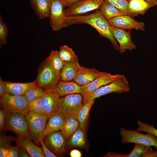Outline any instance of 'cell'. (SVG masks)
Masks as SVG:
<instances>
[{
    "label": "cell",
    "instance_id": "cell-1",
    "mask_svg": "<svg viewBox=\"0 0 157 157\" xmlns=\"http://www.w3.org/2000/svg\"><path fill=\"white\" fill-rule=\"evenodd\" d=\"M80 24L92 26L101 35L109 40L115 49L119 51V46L113 35L111 26L100 10L87 15L67 16L66 27L71 25Z\"/></svg>",
    "mask_w": 157,
    "mask_h": 157
},
{
    "label": "cell",
    "instance_id": "cell-2",
    "mask_svg": "<svg viewBox=\"0 0 157 157\" xmlns=\"http://www.w3.org/2000/svg\"><path fill=\"white\" fill-rule=\"evenodd\" d=\"M129 84L125 76L121 75L120 76L113 81L103 86L94 91L88 93H82L83 104L89 100L107 94L115 92L122 94L129 92Z\"/></svg>",
    "mask_w": 157,
    "mask_h": 157
},
{
    "label": "cell",
    "instance_id": "cell-3",
    "mask_svg": "<svg viewBox=\"0 0 157 157\" xmlns=\"http://www.w3.org/2000/svg\"><path fill=\"white\" fill-rule=\"evenodd\" d=\"M37 85L45 91L54 89L60 80V74L55 70L46 59L40 65L36 79Z\"/></svg>",
    "mask_w": 157,
    "mask_h": 157
},
{
    "label": "cell",
    "instance_id": "cell-4",
    "mask_svg": "<svg viewBox=\"0 0 157 157\" xmlns=\"http://www.w3.org/2000/svg\"><path fill=\"white\" fill-rule=\"evenodd\" d=\"M83 105V98L81 93H75L60 97L56 112L62 114L66 118L77 116L80 110Z\"/></svg>",
    "mask_w": 157,
    "mask_h": 157
},
{
    "label": "cell",
    "instance_id": "cell-5",
    "mask_svg": "<svg viewBox=\"0 0 157 157\" xmlns=\"http://www.w3.org/2000/svg\"><path fill=\"white\" fill-rule=\"evenodd\" d=\"M6 121L7 130L13 132L18 137L29 138L25 115L19 112L6 111Z\"/></svg>",
    "mask_w": 157,
    "mask_h": 157
},
{
    "label": "cell",
    "instance_id": "cell-6",
    "mask_svg": "<svg viewBox=\"0 0 157 157\" xmlns=\"http://www.w3.org/2000/svg\"><path fill=\"white\" fill-rule=\"evenodd\" d=\"M0 106L6 111L26 115L29 111V103L24 95H14L6 93L0 100Z\"/></svg>",
    "mask_w": 157,
    "mask_h": 157
},
{
    "label": "cell",
    "instance_id": "cell-7",
    "mask_svg": "<svg viewBox=\"0 0 157 157\" xmlns=\"http://www.w3.org/2000/svg\"><path fill=\"white\" fill-rule=\"evenodd\" d=\"M120 133L123 143H138L157 148V137L151 134H143L137 130H129L124 128L120 129Z\"/></svg>",
    "mask_w": 157,
    "mask_h": 157
},
{
    "label": "cell",
    "instance_id": "cell-8",
    "mask_svg": "<svg viewBox=\"0 0 157 157\" xmlns=\"http://www.w3.org/2000/svg\"><path fill=\"white\" fill-rule=\"evenodd\" d=\"M25 116L31 137L38 142V138L46 126L48 117L44 113H36L29 111Z\"/></svg>",
    "mask_w": 157,
    "mask_h": 157
},
{
    "label": "cell",
    "instance_id": "cell-9",
    "mask_svg": "<svg viewBox=\"0 0 157 157\" xmlns=\"http://www.w3.org/2000/svg\"><path fill=\"white\" fill-rule=\"evenodd\" d=\"M61 0H52L49 17L50 25L53 31H58L66 27L67 16Z\"/></svg>",
    "mask_w": 157,
    "mask_h": 157
},
{
    "label": "cell",
    "instance_id": "cell-10",
    "mask_svg": "<svg viewBox=\"0 0 157 157\" xmlns=\"http://www.w3.org/2000/svg\"><path fill=\"white\" fill-rule=\"evenodd\" d=\"M104 0H81L65 10L66 16L81 15L100 8Z\"/></svg>",
    "mask_w": 157,
    "mask_h": 157
},
{
    "label": "cell",
    "instance_id": "cell-11",
    "mask_svg": "<svg viewBox=\"0 0 157 157\" xmlns=\"http://www.w3.org/2000/svg\"><path fill=\"white\" fill-rule=\"evenodd\" d=\"M66 139L62 131H58L47 135L43 141L47 147L53 153L62 154L65 150Z\"/></svg>",
    "mask_w": 157,
    "mask_h": 157
},
{
    "label": "cell",
    "instance_id": "cell-12",
    "mask_svg": "<svg viewBox=\"0 0 157 157\" xmlns=\"http://www.w3.org/2000/svg\"><path fill=\"white\" fill-rule=\"evenodd\" d=\"M111 26L124 29H135L144 31L145 24L144 23L138 21L126 15L113 17L107 20Z\"/></svg>",
    "mask_w": 157,
    "mask_h": 157
},
{
    "label": "cell",
    "instance_id": "cell-13",
    "mask_svg": "<svg viewBox=\"0 0 157 157\" xmlns=\"http://www.w3.org/2000/svg\"><path fill=\"white\" fill-rule=\"evenodd\" d=\"M111 29L113 35L119 44L120 53H124L126 50H132L136 49V46L131 38V30L126 31L124 29L112 26Z\"/></svg>",
    "mask_w": 157,
    "mask_h": 157
},
{
    "label": "cell",
    "instance_id": "cell-14",
    "mask_svg": "<svg viewBox=\"0 0 157 157\" xmlns=\"http://www.w3.org/2000/svg\"><path fill=\"white\" fill-rule=\"evenodd\" d=\"M65 117L60 113L55 112L48 116L46 126L38 138V142L44 140L49 134L61 130L65 121Z\"/></svg>",
    "mask_w": 157,
    "mask_h": 157
},
{
    "label": "cell",
    "instance_id": "cell-15",
    "mask_svg": "<svg viewBox=\"0 0 157 157\" xmlns=\"http://www.w3.org/2000/svg\"><path fill=\"white\" fill-rule=\"evenodd\" d=\"M121 75L118 74L112 75L109 73L103 72L101 75L92 81L82 86V93L92 92L100 87L113 81Z\"/></svg>",
    "mask_w": 157,
    "mask_h": 157
},
{
    "label": "cell",
    "instance_id": "cell-16",
    "mask_svg": "<svg viewBox=\"0 0 157 157\" xmlns=\"http://www.w3.org/2000/svg\"><path fill=\"white\" fill-rule=\"evenodd\" d=\"M101 72L94 68L81 66L73 81L81 86L86 85L101 75Z\"/></svg>",
    "mask_w": 157,
    "mask_h": 157
},
{
    "label": "cell",
    "instance_id": "cell-17",
    "mask_svg": "<svg viewBox=\"0 0 157 157\" xmlns=\"http://www.w3.org/2000/svg\"><path fill=\"white\" fill-rule=\"evenodd\" d=\"M52 90L60 97L73 94H81L83 92L82 86L74 81H60L55 88Z\"/></svg>",
    "mask_w": 157,
    "mask_h": 157
},
{
    "label": "cell",
    "instance_id": "cell-18",
    "mask_svg": "<svg viewBox=\"0 0 157 157\" xmlns=\"http://www.w3.org/2000/svg\"><path fill=\"white\" fill-rule=\"evenodd\" d=\"M60 97L53 90L45 91L43 96L44 113L48 117L56 112Z\"/></svg>",
    "mask_w": 157,
    "mask_h": 157
},
{
    "label": "cell",
    "instance_id": "cell-19",
    "mask_svg": "<svg viewBox=\"0 0 157 157\" xmlns=\"http://www.w3.org/2000/svg\"><path fill=\"white\" fill-rule=\"evenodd\" d=\"M6 92L14 95H24L26 92L32 87L37 85L35 81L25 83L4 81Z\"/></svg>",
    "mask_w": 157,
    "mask_h": 157
},
{
    "label": "cell",
    "instance_id": "cell-20",
    "mask_svg": "<svg viewBox=\"0 0 157 157\" xmlns=\"http://www.w3.org/2000/svg\"><path fill=\"white\" fill-rule=\"evenodd\" d=\"M15 142L18 146L25 149L31 157H45L42 149L34 144L29 138L18 137Z\"/></svg>",
    "mask_w": 157,
    "mask_h": 157
},
{
    "label": "cell",
    "instance_id": "cell-21",
    "mask_svg": "<svg viewBox=\"0 0 157 157\" xmlns=\"http://www.w3.org/2000/svg\"><path fill=\"white\" fill-rule=\"evenodd\" d=\"M80 67L78 60L70 63H64L60 73V80L70 81L73 80Z\"/></svg>",
    "mask_w": 157,
    "mask_h": 157
},
{
    "label": "cell",
    "instance_id": "cell-22",
    "mask_svg": "<svg viewBox=\"0 0 157 157\" xmlns=\"http://www.w3.org/2000/svg\"><path fill=\"white\" fill-rule=\"evenodd\" d=\"M52 0H31L32 6L40 19L49 17Z\"/></svg>",
    "mask_w": 157,
    "mask_h": 157
},
{
    "label": "cell",
    "instance_id": "cell-23",
    "mask_svg": "<svg viewBox=\"0 0 157 157\" xmlns=\"http://www.w3.org/2000/svg\"><path fill=\"white\" fill-rule=\"evenodd\" d=\"M154 6L144 0H129L128 9L131 16L143 15L150 8Z\"/></svg>",
    "mask_w": 157,
    "mask_h": 157
},
{
    "label": "cell",
    "instance_id": "cell-24",
    "mask_svg": "<svg viewBox=\"0 0 157 157\" xmlns=\"http://www.w3.org/2000/svg\"><path fill=\"white\" fill-rule=\"evenodd\" d=\"M100 9L101 13L107 20L122 15L131 16L129 13L117 8L105 0H104Z\"/></svg>",
    "mask_w": 157,
    "mask_h": 157
},
{
    "label": "cell",
    "instance_id": "cell-25",
    "mask_svg": "<svg viewBox=\"0 0 157 157\" xmlns=\"http://www.w3.org/2000/svg\"><path fill=\"white\" fill-rule=\"evenodd\" d=\"M67 140V144L69 147H84L86 143L84 130L79 128Z\"/></svg>",
    "mask_w": 157,
    "mask_h": 157
},
{
    "label": "cell",
    "instance_id": "cell-26",
    "mask_svg": "<svg viewBox=\"0 0 157 157\" xmlns=\"http://www.w3.org/2000/svg\"><path fill=\"white\" fill-rule=\"evenodd\" d=\"M95 99H91L83 104L77 114L80 127L84 131L90 109Z\"/></svg>",
    "mask_w": 157,
    "mask_h": 157
},
{
    "label": "cell",
    "instance_id": "cell-27",
    "mask_svg": "<svg viewBox=\"0 0 157 157\" xmlns=\"http://www.w3.org/2000/svg\"><path fill=\"white\" fill-rule=\"evenodd\" d=\"M79 128L80 126L77 117H69L65 118L61 131L67 139Z\"/></svg>",
    "mask_w": 157,
    "mask_h": 157
},
{
    "label": "cell",
    "instance_id": "cell-28",
    "mask_svg": "<svg viewBox=\"0 0 157 157\" xmlns=\"http://www.w3.org/2000/svg\"><path fill=\"white\" fill-rule=\"evenodd\" d=\"M58 51L60 58L64 63H70L78 60L72 49L67 45L61 46Z\"/></svg>",
    "mask_w": 157,
    "mask_h": 157
},
{
    "label": "cell",
    "instance_id": "cell-29",
    "mask_svg": "<svg viewBox=\"0 0 157 157\" xmlns=\"http://www.w3.org/2000/svg\"><path fill=\"white\" fill-rule=\"evenodd\" d=\"M50 63L56 72L60 74L64 62L61 60L58 51H52L46 59Z\"/></svg>",
    "mask_w": 157,
    "mask_h": 157
},
{
    "label": "cell",
    "instance_id": "cell-30",
    "mask_svg": "<svg viewBox=\"0 0 157 157\" xmlns=\"http://www.w3.org/2000/svg\"><path fill=\"white\" fill-rule=\"evenodd\" d=\"M45 90L41 87L36 85L28 90L24 95L29 103L43 96Z\"/></svg>",
    "mask_w": 157,
    "mask_h": 157
},
{
    "label": "cell",
    "instance_id": "cell-31",
    "mask_svg": "<svg viewBox=\"0 0 157 157\" xmlns=\"http://www.w3.org/2000/svg\"><path fill=\"white\" fill-rule=\"evenodd\" d=\"M43 96L29 103V111L36 113H44Z\"/></svg>",
    "mask_w": 157,
    "mask_h": 157
},
{
    "label": "cell",
    "instance_id": "cell-32",
    "mask_svg": "<svg viewBox=\"0 0 157 157\" xmlns=\"http://www.w3.org/2000/svg\"><path fill=\"white\" fill-rule=\"evenodd\" d=\"M150 147L140 144L135 143L134 148L129 154H127V157H143L145 152Z\"/></svg>",
    "mask_w": 157,
    "mask_h": 157
},
{
    "label": "cell",
    "instance_id": "cell-33",
    "mask_svg": "<svg viewBox=\"0 0 157 157\" xmlns=\"http://www.w3.org/2000/svg\"><path fill=\"white\" fill-rule=\"evenodd\" d=\"M137 124L138 126V131L145 132L157 137V129L153 126L146 124L140 120L138 121Z\"/></svg>",
    "mask_w": 157,
    "mask_h": 157
},
{
    "label": "cell",
    "instance_id": "cell-34",
    "mask_svg": "<svg viewBox=\"0 0 157 157\" xmlns=\"http://www.w3.org/2000/svg\"><path fill=\"white\" fill-rule=\"evenodd\" d=\"M8 34L7 26L4 22L2 16L0 17V43L4 45L7 43V37Z\"/></svg>",
    "mask_w": 157,
    "mask_h": 157
},
{
    "label": "cell",
    "instance_id": "cell-35",
    "mask_svg": "<svg viewBox=\"0 0 157 157\" xmlns=\"http://www.w3.org/2000/svg\"><path fill=\"white\" fill-rule=\"evenodd\" d=\"M42 149L45 157H56V156L46 146L43 140L40 141Z\"/></svg>",
    "mask_w": 157,
    "mask_h": 157
},
{
    "label": "cell",
    "instance_id": "cell-36",
    "mask_svg": "<svg viewBox=\"0 0 157 157\" xmlns=\"http://www.w3.org/2000/svg\"><path fill=\"white\" fill-rule=\"evenodd\" d=\"M6 111L4 109L0 110V129L1 131L3 129L5 124Z\"/></svg>",
    "mask_w": 157,
    "mask_h": 157
},
{
    "label": "cell",
    "instance_id": "cell-37",
    "mask_svg": "<svg viewBox=\"0 0 157 157\" xmlns=\"http://www.w3.org/2000/svg\"><path fill=\"white\" fill-rule=\"evenodd\" d=\"M19 147L18 146H11L8 149L9 152V157H19Z\"/></svg>",
    "mask_w": 157,
    "mask_h": 157
},
{
    "label": "cell",
    "instance_id": "cell-38",
    "mask_svg": "<svg viewBox=\"0 0 157 157\" xmlns=\"http://www.w3.org/2000/svg\"><path fill=\"white\" fill-rule=\"evenodd\" d=\"M7 93L4 81H3L1 77L0 78V97H2L4 94Z\"/></svg>",
    "mask_w": 157,
    "mask_h": 157
},
{
    "label": "cell",
    "instance_id": "cell-39",
    "mask_svg": "<svg viewBox=\"0 0 157 157\" xmlns=\"http://www.w3.org/2000/svg\"><path fill=\"white\" fill-rule=\"evenodd\" d=\"M0 157H9V152L8 150L3 147L0 146Z\"/></svg>",
    "mask_w": 157,
    "mask_h": 157
},
{
    "label": "cell",
    "instance_id": "cell-40",
    "mask_svg": "<svg viewBox=\"0 0 157 157\" xmlns=\"http://www.w3.org/2000/svg\"><path fill=\"white\" fill-rule=\"evenodd\" d=\"M81 0H61L64 6L68 7Z\"/></svg>",
    "mask_w": 157,
    "mask_h": 157
},
{
    "label": "cell",
    "instance_id": "cell-41",
    "mask_svg": "<svg viewBox=\"0 0 157 157\" xmlns=\"http://www.w3.org/2000/svg\"><path fill=\"white\" fill-rule=\"evenodd\" d=\"M19 156L20 157H31L27 152L24 148L21 147L19 148Z\"/></svg>",
    "mask_w": 157,
    "mask_h": 157
},
{
    "label": "cell",
    "instance_id": "cell-42",
    "mask_svg": "<svg viewBox=\"0 0 157 157\" xmlns=\"http://www.w3.org/2000/svg\"><path fill=\"white\" fill-rule=\"evenodd\" d=\"M71 157H81L82 154L80 151L77 149H73L70 153Z\"/></svg>",
    "mask_w": 157,
    "mask_h": 157
},
{
    "label": "cell",
    "instance_id": "cell-43",
    "mask_svg": "<svg viewBox=\"0 0 157 157\" xmlns=\"http://www.w3.org/2000/svg\"><path fill=\"white\" fill-rule=\"evenodd\" d=\"M127 154H122L117 153H109L104 156L106 157H127Z\"/></svg>",
    "mask_w": 157,
    "mask_h": 157
},
{
    "label": "cell",
    "instance_id": "cell-44",
    "mask_svg": "<svg viewBox=\"0 0 157 157\" xmlns=\"http://www.w3.org/2000/svg\"><path fill=\"white\" fill-rule=\"evenodd\" d=\"M150 4L152 5L153 6H156V4L153 0H144Z\"/></svg>",
    "mask_w": 157,
    "mask_h": 157
},
{
    "label": "cell",
    "instance_id": "cell-45",
    "mask_svg": "<svg viewBox=\"0 0 157 157\" xmlns=\"http://www.w3.org/2000/svg\"><path fill=\"white\" fill-rule=\"evenodd\" d=\"M154 2L156 4V5H157V0H153Z\"/></svg>",
    "mask_w": 157,
    "mask_h": 157
},
{
    "label": "cell",
    "instance_id": "cell-46",
    "mask_svg": "<svg viewBox=\"0 0 157 157\" xmlns=\"http://www.w3.org/2000/svg\"></svg>",
    "mask_w": 157,
    "mask_h": 157
}]
</instances>
